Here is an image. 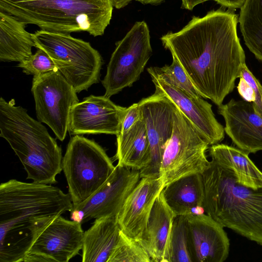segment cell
<instances>
[{
	"label": "cell",
	"instance_id": "6da1fadb",
	"mask_svg": "<svg viewBox=\"0 0 262 262\" xmlns=\"http://www.w3.org/2000/svg\"><path fill=\"white\" fill-rule=\"evenodd\" d=\"M237 23L233 10L219 9L202 17L193 16L180 31L160 38L200 95L217 106L233 91L246 63Z\"/></svg>",
	"mask_w": 262,
	"mask_h": 262
},
{
	"label": "cell",
	"instance_id": "7a4b0ae2",
	"mask_svg": "<svg viewBox=\"0 0 262 262\" xmlns=\"http://www.w3.org/2000/svg\"><path fill=\"white\" fill-rule=\"evenodd\" d=\"M69 193L51 184L12 179L0 185V262H21L39 234L70 212Z\"/></svg>",
	"mask_w": 262,
	"mask_h": 262
},
{
	"label": "cell",
	"instance_id": "3957f363",
	"mask_svg": "<svg viewBox=\"0 0 262 262\" xmlns=\"http://www.w3.org/2000/svg\"><path fill=\"white\" fill-rule=\"evenodd\" d=\"M201 174L204 212L223 227L262 246V188L239 184L231 169L212 159Z\"/></svg>",
	"mask_w": 262,
	"mask_h": 262
},
{
	"label": "cell",
	"instance_id": "277c9868",
	"mask_svg": "<svg viewBox=\"0 0 262 262\" xmlns=\"http://www.w3.org/2000/svg\"><path fill=\"white\" fill-rule=\"evenodd\" d=\"M0 136L9 144L23 164L27 179L53 184L62 169L61 148L39 121L15 106L13 99H0Z\"/></svg>",
	"mask_w": 262,
	"mask_h": 262
},
{
	"label": "cell",
	"instance_id": "5b68a950",
	"mask_svg": "<svg viewBox=\"0 0 262 262\" xmlns=\"http://www.w3.org/2000/svg\"><path fill=\"white\" fill-rule=\"evenodd\" d=\"M111 0H0V12L40 30L102 35L112 17Z\"/></svg>",
	"mask_w": 262,
	"mask_h": 262
},
{
	"label": "cell",
	"instance_id": "8992f818",
	"mask_svg": "<svg viewBox=\"0 0 262 262\" xmlns=\"http://www.w3.org/2000/svg\"><path fill=\"white\" fill-rule=\"evenodd\" d=\"M32 36L35 48L47 53L77 93L99 82L102 58L90 42L70 33L43 30Z\"/></svg>",
	"mask_w": 262,
	"mask_h": 262
},
{
	"label": "cell",
	"instance_id": "52a82bcc",
	"mask_svg": "<svg viewBox=\"0 0 262 262\" xmlns=\"http://www.w3.org/2000/svg\"><path fill=\"white\" fill-rule=\"evenodd\" d=\"M115 166L95 141L79 135L71 138L62 161L73 205L90 197L110 177Z\"/></svg>",
	"mask_w": 262,
	"mask_h": 262
},
{
	"label": "cell",
	"instance_id": "ba28073f",
	"mask_svg": "<svg viewBox=\"0 0 262 262\" xmlns=\"http://www.w3.org/2000/svg\"><path fill=\"white\" fill-rule=\"evenodd\" d=\"M209 145L206 138L176 106L173 132L160 170L163 188L182 177L203 173L209 164L206 155Z\"/></svg>",
	"mask_w": 262,
	"mask_h": 262
},
{
	"label": "cell",
	"instance_id": "9c48e42d",
	"mask_svg": "<svg viewBox=\"0 0 262 262\" xmlns=\"http://www.w3.org/2000/svg\"><path fill=\"white\" fill-rule=\"evenodd\" d=\"M152 53L148 27L144 21L136 22L116 48L102 81L104 96L110 98L138 80Z\"/></svg>",
	"mask_w": 262,
	"mask_h": 262
},
{
	"label": "cell",
	"instance_id": "30bf717a",
	"mask_svg": "<svg viewBox=\"0 0 262 262\" xmlns=\"http://www.w3.org/2000/svg\"><path fill=\"white\" fill-rule=\"evenodd\" d=\"M31 91L38 120L63 141L68 132L70 111L79 102L76 92L58 70L34 76Z\"/></svg>",
	"mask_w": 262,
	"mask_h": 262
},
{
	"label": "cell",
	"instance_id": "8fae6325",
	"mask_svg": "<svg viewBox=\"0 0 262 262\" xmlns=\"http://www.w3.org/2000/svg\"><path fill=\"white\" fill-rule=\"evenodd\" d=\"M140 179V170L117 164L94 193L84 202L73 205L71 220L82 224L92 219L117 216Z\"/></svg>",
	"mask_w": 262,
	"mask_h": 262
},
{
	"label": "cell",
	"instance_id": "7c38bea8",
	"mask_svg": "<svg viewBox=\"0 0 262 262\" xmlns=\"http://www.w3.org/2000/svg\"><path fill=\"white\" fill-rule=\"evenodd\" d=\"M145 122L150 149L149 164L140 170V178L160 177L165 149L173 127L175 105L163 95L155 92L139 102Z\"/></svg>",
	"mask_w": 262,
	"mask_h": 262
},
{
	"label": "cell",
	"instance_id": "4fadbf2b",
	"mask_svg": "<svg viewBox=\"0 0 262 262\" xmlns=\"http://www.w3.org/2000/svg\"><path fill=\"white\" fill-rule=\"evenodd\" d=\"M82 224L61 215L43 230L28 251L24 262H68L82 250Z\"/></svg>",
	"mask_w": 262,
	"mask_h": 262
},
{
	"label": "cell",
	"instance_id": "5bb4252c",
	"mask_svg": "<svg viewBox=\"0 0 262 262\" xmlns=\"http://www.w3.org/2000/svg\"><path fill=\"white\" fill-rule=\"evenodd\" d=\"M110 98L91 95L75 104L70 111L68 132L71 135L120 133L126 107L118 105Z\"/></svg>",
	"mask_w": 262,
	"mask_h": 262
},
{
	"label": "cell",
	"instance_id": "9a60e30c",
	"mask_svg": "<svg viewBox=\"0 0 262 262\" xmlns=\"http://www.w3.org/2000/svg\"><path fill=\"white\" fill-rule=\"evenodd\" d=\"M188 245L192 262H223L227 258L230 241L224 228L207 214L186 215Z\"/></svg>",
	"mask_w": 262,
	"mask_h": 262
},
{
	"label": "cell",
	"instance_id": "2e32d148",
	"mask_svg": "<svg viewBox=\"0 0 262 262\" xmlns=\"http://www.w3.org/2000/svg\"><path fill=\"white\" fill-rule=\"evenodd\" d=\"M155 92L168 98L206 138L210 145L221 142L225 137L223 126L215 118L212 105L154 76H150Z\"/></svg>",
	"mask_w": 262,
	"mask_h": 262
},
{
	"label": "cell",
	"instance_id": "e0dca14e",
	"mask_svg": "<svg viewBox=\"0 0 262 262\" xmlns=\"http://www.w3.org/2000/svg\"><path fill=\"white\" fill-rule=\"evenodd\" d=\"M217 111L225 120V133L238 148L248 154L262 150V117L252 102L232 99Z\"/></svg>",
	"mask_w": 262,
	"mask_h": 262
},
{
	"label": "cell",
	"instance_id": "ac0fdd59",
	"mask_svg": "<svg viewBox=\"0 0 262 262\" xmlns=\"http://www.w3.org/2000/svg\"><path fill=\"white\" fill-rule=\"evenodd\" d=\"M163 188V183L160 177L140 178L117 216L121 230L129 236L139 240L155 200Z\"/></svg>",
	"mask_w": 262,
	"mask_h": 262
},
{
	"label": "cell",
	"instance_id": "d6986e66",
	"mask_svg": "<svg viewBox=\"0 0 262 262\" xmlns=\"http://www.w3.org/2000/svg\"><path fill=\"white\" fill-rule=\"evenodd\" d=\"M176 216L165 203L161 192L155 200L145 228L139 242L151 261L163 262L167 244Z\"/></svg>",
	"mask_w": 262,
	"mask_h": 262
},
{
	"label": "cell",
	"instance_id": "ffe728a7",
	"mask_svg": "<svg viewBox=\"0 0 262 262\" xmlns=\"http://www.w3.org/2000/svg\"><path fill=\"white\" fill-rule=\"evenodd\" d=\"M120 228L117 216L95 219L84 232L82 262H107L118 241Z\"/></svg>",
	"mask_w": 262,
	"mask_h": 262
},
{
	"label": "cell",
	"instance_id": "44dd1931",
	"mask_svg": "<svg viewBox=\"0 0 262 262\" xmlns=\"http://www.w3.org/2000/svg\"><path fill=\"white\" fill-rule=\"evenodd\" d=\"M163 198L175 216L187 215L203 208L204 186L201 173L182 177L162 190Z\"/></svg>",
	"mask_w": 262,
	"mask_h": 262
},
{
	"label": "cell",
	"instance_id": "7402d4cb",
	"mask_svg": "<svg viewBox=\"0 0 262 262\" xmlns=\"http://www.w3.org/2000/svg\"><path fill=\"white\" fill-rule=\"evenodd\" d=\"M26 24L13 16L0 12V60L21 62L32 54L35 47L32 34Z\"/></svg>",
	"mask_w": 262,
	"mask_h": 262
},
{
	"label": "cell",
	"instance_id": "603a6c76",
	"mask_svg": "<svg viewBox=\"0 0 262 262\" xmlns=\"http://www.w3.org/2000/svg\"><path fill=\"white\" fill-rule=\"evenodd\" d=\"M211 159L231 169L239 184L254 189L262 188V172L244 150L225 144L212 145L209 148Z\"/></svg>",
	"mask_w": 262,
	"mask_h": 262
},
{
	"label": "cell",
	"instance_id": "cb8c5ba5",
	"mask_svg": "<svg viewBox=\"0 0 262 262\" xmlns=\"http://www.w3.org/2000/svg\"><path fill=\"white\" fill-rule=\"evenodd\" d=\"M115 158L117 164L138 170L149 164L150 149L143 116L128 132L117 136Z\"/></svg>",
	"mask_w": 262,
	"mask_h": 262
},
{
	"label": "cell",
	"instance_id": "d4e9b609",
	"mask_svg": "<svg viewBox=\"0 0 262 262\" xmlns=\"http://www.w3.org/2000/svg\"><path fill=\"white\" fill-rule=\"evenodd\" d=\"M240 9L238 23L245 43L262 62V0H246Z\"/></svg>",
	"mask_w": 262,
	"mask_h": 262
},
{
	"label": "cell",
	"instance_id": "484cf974",
	"mask_svg": "<svg viewBox=\"0 0 262 262\" xmlns=\"http://www.w3.org/2000/svg\"><path fill=\"white\" fill-rule=\"evenodd\" d=\"M163 262H192L186 215L176 216L173 219Z\"/></svg>",
	"mask_w": 262,
	"mask_h": 262
},
{
	"label": "cell",
	"instance_id": "4316f807",
	"mask_svg": "<svg viewBox=\"0 0 262 262\" xmlns=\"http://www.w3.org/2000/svg\"><path fill=\"white\" fill-rule=\"evenodd\" d=\"M147 71L150 76L158 79L178 88L190 95L196 97H202L189 79L187 74L178 60L172 57L170 65L162 67H150Z\"/></svg>",
	"mask_w": 262,
	"mask_h": 262
},
{
	"label": "cell",
	"instance_id": "83f0119b",
	"mask_svg": "<svg viewBox=\"0 0 262 262\" xmlns=\"http://www.w3.org/2000/svg\"><path fill=\"white\" fill-rule=\"evenodd\" d=\"M151 258L138 241L120 230L118 241L107 262H150Z\"/></svg>",
	"mask_w": 262,
	"mask_h": 262
},
{
	"label": "cell",
	"instance_id": "f1b7e54d",
	"mask_svg": "<svg viewBox=\"0 0 262 262\" xmlns=\"http://www.w3.org/2000/svg\"><path fill=\"white\" fill-rule=\"evenodd\" d=\"M26 60L19 62L18 67L27 75L37 76L58 70L50 56L40 48Z\"/></svg>",
	"mask_w": 262,
	"mask_h": 262
},
{
	"label": "cell",
	"instance_id": "f546056e",
	"mask_svg": "<svg viewBox=\"0 0 262 262\" xmlns=\"http://www.w3.org/2000/svg\"><path fill=\"white\" fill-rule=\"evenodd\" d=\"M239 77H242L253 88L255 100L252 102L255 111L262 117V85L249 70L246 63L242 66Z\"/></svg>",
	"mask_w": 262,
	"mask_h": 262
},
{
	"label": "cell",
	"instance_id": "4dcf8cb0",
	"mask_svg": "<svg viewBox=\"0 0 262 262\" xmlns=\"http://www.w3.org/2000/svg\"><path fill=\"white\" fill-rule=\"evenodd\" d=\"M142 112L139 102L126 107L122 120L119 134H124L128 132L142 118Z\"/></svg>",
	"mask_w": 262,
	"mask_h": 262
},
{
	"label": "cell",
	"instance_id": "1f68e13d",
	"mask_svg": "<svg viewBox=\"0 0 262 262\" xmlns=\"http://www.w3.org/2000/svg\"><path fill=\"white\" fill-rule=\"evenodd\" d=\"M237 86V91L245 101L253 102L255 100V94L253 88L242 77H239Z\"/></svg>",
	"mask_w": 262,
	"mask_h": 262
},
{
	"label": "cell",
	"instance_id": "d6a6232c",
	"mask_svg": "<svg viewBox=\"0 0 262 262\" xmlns=\"http://www.w3.org/2000/svg\"><path fill=\"white\" fill-rule=\"evenodd\" d=\"M222 6L227 7L230 9L241 8L245 3L246 0H213Z\"/></svg>",
	"mask_w": 262,
	"mask_h": 262
},
{
	"label": "cell",
	"instance_id": "836d02e7",
	"mask_svg": "<svg viewBox=\"0 0 262 262\" xmlns=\"http://www.w3.org/2000/svg\"><path fill=\"white\" fill-rule=\"evenodd\" d=\"M210 0H181V7L183 9L192 10L198 5Z\"/></svg>",
	"mask_w": 262,
	"mask_h": 262
},
{
	"label": "cell",
	"instance_id": "e575fe53",
	"mask_svg": "<svg viewBox=\"0 0 262 262\" xmlns=\"http://www.w3.org/2000/svg\"><path fill=\"white\" fill-rule=\"evenodd\" d=\"M132 0H111L113 7L119 9L126 6Z\"/></svg>",
	"mask_w": 262,
	"mask_h": 262
},
{
	"label": "cell",
	"instance_id": "d590c367",
	"mask_svg": "<svg viewBox=\"0 0 262 262\" xmlns=\"http://www.w3.org/2000/svg\"><path fill=\"white\" fill-rule=\"evenodd\" d=\"M144 5L150 4L152 5H157L161 4L165 0H135Z\"/></svg>",
	"mask_w": 262,
	"mask_h": 262
},
{
	"label": "cell",
	"instance_id": "8d00e7d4",
	"mask_svg": "<svg viewBox=\"0 0 262 262\" xmlns=\"http://www.w3.org/2000/svg\"><path fill=\"white\" fill-rule=\"evenodd\" d=\"M261 101H262V96H261Z\"/></svg>",
	"mask_w": 262,
	"mask_h": 262
}]
</instances>
